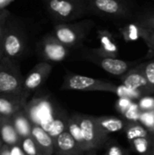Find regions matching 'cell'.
Listing matches in <instances>:
<instances>
[{
    "instance_id": "e575fe53",
    "label": "cell",
    "mask_w": 154,
    "mask_h": 155,
    "mask_svg": "<svg viewBox=\"0 0 154 155\" xmlns=\"http://www.w3.org/2000/svg\"><path fill=\"white\" fill-rule=\"evenodd\" d=\"M0 155H10V146H8V145L3 143L2 148H1Z\"/></svg>"
},
{
    "instance_id": "f1b7e54d",
    "label": "cell",
    "mask_w": 154,
    "mask_h": 155,
    "mask_svg": "<svg viewBox=\"0 0 154 155\" xmlns=\"http://www.w3.org/2000/svg\"><path fill=\"white\" fill-rule=\"evenodd\" d=\"M135 23L140 27L151 29V30L154 31V14L141 15L138 17V19Z\"/></svg>"
},
{
    "instance_id": "ab89813d",
    "label": "cell",
    "mask_w": 154,
    "mask_h": 155,
    "mask_svg": "<svg viewBox=\"0 0 154 155\" xmlns=\"http://www.w3.org/2000/svg\"><path fill=\"white\" fill-rule=\"evenodd\" d=\"M152 155H154V147H153V151H152Z\"/></svg>"
},
{
    "instance_id": "d6a6232c",
    "label": "cell",
    "mask_w": 154,
    "mask_h": 155,
    "mask_svg": "<svg viewBox=\"0 0 154 155\" xmlns=\"http://www.w3.org/2000/svg\"><path fill=\"white\" fill-rule=\"evenodd\" d=\"M105 155H126L124 153L123 150L117 146V145H111L108 149Z\"/></svg>"
},
{
    "instance_id": "d4e9b609",
    "label": "cell",
    "mask_w": 154,
    "mask_h": 155,
    "mask_svg": "<svg viewBox=\"0 0 154 155\" xmlns=\"http://www.w3.org/2000/svg\"><path fill=\"white\" fill-rule=\"evenodd\" d=\"M141 110L138 106V104L135 102H133L131 104V105L129 106V108L125 111V113L123 114L124 116V118L130 122H134L137 123L139 122V118H140V114H141Z\"/></svg>"
},
{
    "instance_id": "4dcf8cb0",
    "label": "cell",
    "mask_w": 154,
    "mask_h": 155,
    "mask_svg": "<svg viewBox=\"0 0 154 155\" xmlns=\"http://www.w3.org/2000/svg\"><path fill=\"white\" fill-rule=\"evenodd\" d=\"M138 106L142 112L154 110V97L152 96L141 97L138 103Z\"/></svg>"
},
{
    "instance_id": "8fae6325",
    "label": "cell",
    "mask_w": 154,
    "mask_h": 155,
    "mask_svg": "<svg viewBox=\"0 0 154 155\" xmlns=\"http://www.w3.org/2000/svg\"><path fill=\"white\" fill-rule=\"evenodd\" d=\"M121 80L124 86L133 90H137L143 94L154 93L153 89L149 84L143 74L141 64L133 66L129 69L125 74L121 75Z\"/></svg>"
},
{
    "instance_id": "cb8c5ba5",
    "label": "cell",
    "mask_w": 154,
    "mask_h": 155,
    "mask_svg": "<svg viewBox=\"0 0 154 155\" xmlns=\"http://www.w3.org/2000/svg\"><path fill=\"white\" fill-rule=\"evenodd\" d=\"M10 13L6 9H0V59L3 56V43L4 35L7 21L10 17Z\"/></svg>"
},
{
    "instance_id": "60d3db41",
    "label": "cell",
    "mask_w": 154,
    "mask_h": 155,
    "mask_svg": "<svg viewBox=\"0 0 154 155\" xmlns=\"http://www.w3.org/2000/svg\"><path fill=\"white\" fill-rule=\"evenodd\" d=\"M152 132H153L154 133V126H153V129H152Z\"/></svg>"
},
{
    "instance_id": "277c9868",
    "label": "cell",
    "mask_w": 154,
    "mask_h": 155,
    "mask_svg": "<svg viewBox=\"0 0 154 155\" xmlns=\"http://www.w3.org/2000/svg\"><path fill=\"white\" fill-rule=\"evenodd\" d=\"M24 79L18 61L2 56L0 59V94L23 93Z\"/></svg>"
},
{
    "instance_id": "2e32d148",
    "label": "cell",
    "mask_w": 154,
    "mask_h": 155,
    "mask_svg": "<svg viewBox=\"0 0 154 155\" xmlns=\"http://www.w3.org/2000/svg\"><path fill=\"white\" fill-rule=\"evenodd\" d=\"M0 140L4 144L8 146H14L19 144L21 138L17 134L11 118L1 117L0 123Z\"/></svg>"
},
{
    "instance_id": "5bb4252c",
    "label": "cell",
    "mask_w": 154,
    "mask_h": 155,
    "mask_svg": "<svg viewBox=\"0 0 154 155\" xmlns=\"http://www.w3.org/2000/svg\"><path fill=\"white\" fill-rule=\"evenodd\" d=\"M30 136L33 138L40 154H54V139L44 129L39 125L33 124Z\"/></svg>"
},
{
    "instance_id": "8992f818",
    "label": "cell",
    "mask_w": 154,
    "mask_h": 155,
    "mask_svg": "<svg viewBox=\"0 0 154 155\" xmlns=\"http://www.w3.org/2000/svg\"><path fill=\"white\" fill-rule=\"evenodd\" d=\"M82 131L83 138L85 143L86 152L91 150H96L102 147L108 139L102 130L99 128L96 118L92 115L83 114H74Z\"/></svg>"
},
{
    "instance_id": "603a6c76",
    "label": "cell",
    "mask_w": 154,
    "mask_h": 155,
    "mask_svg": "<svg viewBox=\"0 0 154 155\" xmlns=\"http://www.w3.org/2000/svg\"><path fill=\"white\" fill-rule=\"evenodd\" d=\"M115 94H117L118 97H125V98H129L133 101L140 99L143 95V94L141 92H139L137 90L130 89V88L124 86L123 84L117 86Z\"/></svg>"
},
{
    "instance_id": "e0dca14e",
    "label": "cell",
    "mask_w": 154,
    "mask_h": 155,
    "mask_svg": "<svg viewBox=\"0 0 154 155\" xmlns=\"http://www.w3.org/2000/svg\"><path fill=\"white\" fill-rule=\"evenodd\" d=\"M11 120H12L13 125H14L17 134L19 135V137L21 139L31 135L33 124L30 121L29 117L27 116V114L25 111V108L23 110L17 112L16 114H15L11 117Z\"/></svg>"
},
{
    "instance_id": "b9f144b4",
    "label": "cell",
    "mask_w": 154,
    "mask_h": 155,
    "mask_svg": "<svg viewBox=\"0 0 154 155\" xmlns=\"http://www.w3.org/2000/svg\"><path fill=\"white\" fill-rule=\"evenodd\" d=\"M0 123H1V116H0Z\"/></svg>"
},
{
    "instance_id": "4316f807",
    "label": "cell",
    "mask_w": 154,
    "mask_h": 155,
    "mask_svg": "<svg viewBox=\"0 0 154 155\" xmlns=\"http://www.w3.org/2000/svg\"><path fill=\"white\" fill-rule=\"evenodd\" d=\"M141 65H142L143 74L149 84L151 85V87L154 91V60L148 61L146 63H143L141 64Z\"/></svg>"
},
{
    "instance_id": "1f68e13d",
    "label": "cell",
    "mask_w": 154,
    "mask_h": 155,
    "mask_svg": "<svg viewBox=\"0 0 154 155\" xmlns=\"http://www.w3.org/2000/svg\"><path fill=\"white\" fill-rule=\"evenodd\" d=\"M133 101L129 99V98H125V97H119L118 101L116 102V104H115V108L116 110L123 114L125 113V111L129 108V106L131 105V104L133 103Z\"/></svg>"
},
{
    "instance_id": "7a4b0ae2",
    "label": "cell",
    "mask_w": 154,
    "mask_h": 155,
    "mask_svg": "<svg viewBox=\"0 0 154 155\" xmlns=\"http://www.w3.org/2000/svg\"><path fill=\"white\" fill-rule=\"evenodd\" d=\"M93 26L94 22L90 19L57 24L54 26V35L63 45L73 49L83 45Z\"/></svg>"
},
{
    "instance_id": "30bf717a",
    "label": "cell",
    "mask_w": 154,
    "mask_h": 155,
    "mask_svg": "<svg viewBox=\"0 0 154 155\" xmlns=\"http://www.w3.org/2000/svg\"><path fill=\"white\" fill-rule=\"evenodd\" d=\"M53 71V64L49 62H40L36 64L24 79L23 92L30 94L37 91L48 79Z\"/></svg>"
},
{
    "instance_id": "4fadbf2b",
    "label": "cell",
    "mask_w": 154,
    "mask_h": 155,
    "mask_svg": "<svg viewBox=\"0 0 154 155\" xmlns=\"http://www.w3.org/2000/svg\"><path fill=\"white\" fill-rule=\"evenodd\" d=\"M54 153L55 155L83 154V152L66 130L54 138Z\"/></svg>"
},
{
    "instance_id": "836d02e7",
    "label": "cell",
    "mask_w": 154,
    "mask_h": 155,
    "mask_svg": "<svg viewBox=\"0 0 154 155\" xmlns=\"http://www.w3.org/2000/svg\"><path fill=\"white\" fill-rule=\"evenodd\" d=\"M10 155H25L24 153V152L22 151L21 147L19 146V144L14 145L10 147Z\"/></svg>"
},
{
    "instance_id": "d6986e66",
    "label": "cell",
    "mask_w": 154,
    "mask_h": 155,
    "mask_svg": "<svg viewBox=\"0 0 154 155\" xmlns=\"http://www.w3.org/2000/svg\"><path fill=\"white\" fill-rule=\"evenodd\" d=\"M66 130L72 135V137L74 139V141L78 144L81 151L83 153L86 152V147H85V143H84V138H83L82 131H81L80 125H79V124H78V122H77V120H76L74 114L71 116L68 117L67 129Z\"/></svg>"
},
{
    "instance_id": "74e56055",
    "label": "cell",
    "mask_w": 154,
    "mask_h": 155,
    "mask_svg": "<svg viewBox=\"0 0 154 155\" xmlns=\"http://www.w3.org/2000/svg\"><path fill=\"white\" fill-rule=\"evenodd\" d=\"M2 145H3V143H2V141L0 140V153H1V148H2Z\"/></svg>"
},
{
    "instance_id": "9a60e30c",
    "label": "cell",
    "mask_w": 154,
    "mask_h": 155,
    "mask_svg": "<svg viewBox=\"0 0 154 155\" xmlns=\"http://www.w3.org/2000/svg\"><path fill=\"white\" fill-rule=\"evenodd\" d=\"M100 47L91 49L94 54L101 56L108 57H117L118 56V46L113 37V35L106 30H102L99 32Z\"/></svg>"
},
{
    "instance_id": "6da1fadb",
    "label": "cell",
    "mask_w": 154,
    "mask_h": 155,
    "mask_svg": "<svg viewBox=\"0 0 154 155\" xmlns=\"http://www.w3.org/2000/svg\"><path fill=\"white\" fill-rule=\"evenodd\" d=\"M43 3L57 24L74 22L89 15L85 0H43Z\"/></svg>"
},
{
    "instance_id": "484cf974",
    "label": "cell",
    "mask_w": 154,
    "mask_h": 155,
    "mask_svg": "<svg viewBox=\"0 0 154 155\" xmlns=\"http://www.w3.org/2000/svg\"><path fill=\"white\" fill-rule=\"evenodd\" d=\"M133 144V149L141 153V154H144L149 151V146H150V140L148 137H141V138H137L133 141L131 142Z\"/></svg>"
},
{
    "instance_id": "9c48e42d",
    "label": "cell",
    "mask_w": 154,
    "mask_h": 155,
    "mask_svg": "<svg viewBox=\"0 0 154 155\" xmlns=\"http://www.w3.org/2000/svg\"><path fill=\"white\" fill-rule=\"evenodd\" d=\"M83 59L97 64L105 72L117 76L123 75L136 64L134 62H127L117 57L101 56L92 52L91 49H86L84 52Z\"/></svg>"
},
{
    "instance_id": "5b68a950",
    "label": "cell",
    "mask_w": 154,
    "mask_h": 155,
    "mask_svg": "<svg viewBox=\"0 0 154 155\" xmlns=\"http://www.w3.org/2000/svg\"><path fill=\"white\" fill-rule=\"evenodd\" d=\"M26 47V35L24 29L9 17L3 43V56L18 61Z\"/></svg>"
},
{
    "instance_id": "83f0119b",
    "label": "cell",
    "mask_w": 154,
    "mask_h": 155,
    "mask_svg": "<svg viewBox=\"0 0 154 155\" xmlns=\"http://www.w3.org/2000/svg\"><path fill=\"white\" fill-rule=\"evenodd\" d=\"M139 122H141L143 127H146L152 131L154 126V110L141 112Z\"/></svg>"
},
{
    "instance_id": "ba28073f",
    "label": "cell",
    "mask_w": 154,
    "mask_h": 155,
    "mask_svg": "<svg viewBox=\"0 0 154 155\" xmlns=\"http://www.w3.org/2000/svg\"><path fill=\"white\" fill-rule=\"evenodd\" d=\"M38 55L44 62H61L68 57L71 49L63 45L54 35L44 36L36 45Z\"/></svg>"
},
{
    "instance_id": "f546056e",
    "label": "cell",
    "mask_w": 154,
    "mask_h": 155,
    "mask_svg": "<svg viewBox=\"0 0 154 155\" xmlns=\"http://www.w3.org/2000/svg\"><path fill=\"white\" fill-rule=\"evenodd\" d=\"M141 37L145 41L147 46L154 54V31L141 27Z\"/></svg>"
},
{
    "instance_id": "f35d334b",
    "label": "cell",
    "mask_w": 154,
    "mask_h": 155,
    "mask_svg": "<svg viewBox=\"0 0 154 155\" xmlns=\"http://www.w3.org/2000/svg\"><path fill=\"white\" fill-rule=\"evenodd\" d=\"M65 155H82V154H65Z\"/></svg>"
},
{
    "instance_id": "ac0fdd59",
    "label": "cell",
    "mask_w": 154,
    "mask_h": 155,
    "mask_svg": "<svg viewBox=\"0 0 154 155\" xmlns=\"http://www.w3.org/2000/svg\"><path fill=\"white\" fill-rule=\"evenodd\" d=\"M97 124L99 128L106 135H109L113 133H117L124 129L125 123L114 116H99L95 117Z\"/></svg>"
},
{
    "instance_id": "7c38bea8",
    "label": "cell",
    "mask_w": 154,
    "mask_h": 155,
    "mask_svg": "<svg viewBox=\"0 0 154 155\" xmlns=\"http://www.w3.org/2000/svg\"><path fill=\"white\" fill-rule=\"evenodd\" d=\"M29 95L21 94H0V116L11 118L15 114L23 110Z\"/></svg>"
},
{
    "instance_id": "3957f363",
    "label": "cell",
    "mask_w": 154,
    "mask_h": 155,
    "mask_svg": "<svg viewBox=\"0 0 154 155\" xmlns=\"http://www.w3.org/2000/svg\"><path fill=\"white\" fill-rule=\"evenodd\" d=\"M117 85L102 80L76 74H67L64 77L61 90H72L81 92H107L115 94Z\"/></svg>"
},
{
    "instance_id": "d590c367",
    "label": "cell",
    "mask_w": 154,
    "mask_h": 155,
    "mask_svg": "<svg viewBox=\"0 0 154 155\" xmlns=\"http://www.w3.org/2000/svg\"><path fill=\"white\" fill-rule=\"evenodd\" d=\"M13 0H0V9H5L8 4H10Z\"/></svg>"
},
{
    "instance_id": "44dd1931",
    "label": "cell",
    "mask_w": 154,
    "mask_h": 155,
    "mask_svg": "<svg viewBox=\"0 0 154 155\" xmlns=\"http://www.w3.org/2000/svg\"><path fill=\"white\" fill-rule=\"evenodd\" d=\"M120 32L122 33V35L126 42L135 41L141 37V27L136 23L128 25L121 28Z\"/></svg>"
},
{
    "instance_id": "8d00e7d4",
    "label": "cell",
    "mask_w": 154,
    "mask_h": 155,
    "mask_svg": "<svg viewBox=\"0 0 154 155\" xmlns=\"http://www.w3.org/2000/svg\"><path fill=\"white\" fill-rule=\"evenodd\" d=\"M86 155H96L95 150H91V151H88V152H87V154Z\"/></svg>"
},
{
    "instance_id": "ffe728a7",
    "label": "cell",
    "mask_w": 154,
    "mask_h": 155,
    "mask_svg": "<svg viewBox=\"0 0 154 155\" xmlns=\"http://www.w3.org/2000/svg\"><path fill=\"white\" fill-rule=\"evenodd\" d=\"M124 131H125L126 137L130 142L137 138L149 136L147 130L142 124H139L134 122H130L128 123V124H125Z\"/></svg>"
},
{
    "instance_id": "7402d4cb",
    "label": "cell",
    "mask_w": 154,
    "mask_h": 155,
    "mask_svg": "<svg viewBox=\"0 0 154 155\" xmlns=\"http://www.w3.org/2000/svg\"><path fill=\"white\" fill-rule=\"evenodd\" d=\"M19 146L25 155H41L31 136L21 139Z\"/></svg>"
},
{
    "instance_id": "52a82bcc",
    "label": "cell",
    "mask_w": 154,
    "mask_h": 155,
    "mask_svg": "<svg viewBox=\"0 0 154 155\" xmlns=\"http://www.w3.org/2000/svg\"><path fill=\"white\" fill-rule=\"evenodd\" d=\"M88 14L110 18H124L130 14L126 0H85Z\"/></svg>"
}]
</instances>
